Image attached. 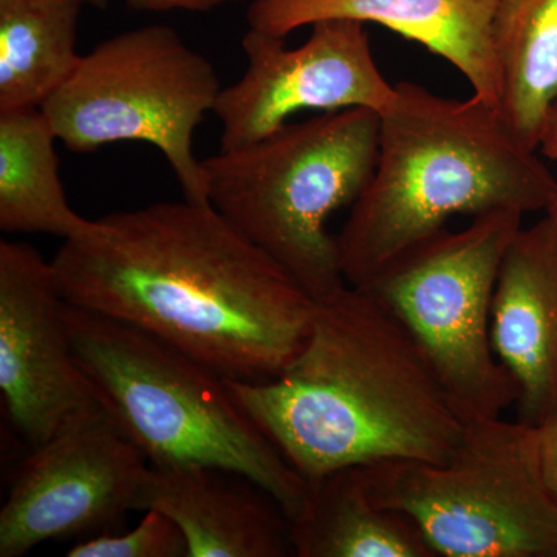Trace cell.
Listing matches in <instances>:
<instances>
[{
    "mask_svg": "<svg viewBox=\"0 0 557 557\" xmlns=\"http://www.w3.org/2000/svg\"><path fill=\"white\" fill-rule=\"evenodd\" d=\"M51 265L72 306L145 330L231 380L277 376L318 306L218 209L189 200L94 220Z\"/></svg>",
    "mask_w": 557,
    "mask_h": 557,
    "instance_id": "1",
    "label": "cell"
},
{
    "mask_svg": "<svg viewBox=\"0 0 557 557\" xmlns=\"http://www.w3.org/2000/svg\"><path fill=\"white\" fill-rule=\"evenodd\" d=\"M231 391L309 482L383 461H445L465 420L397 314L368 288L318 302L298 357Z\"/></svg>",
    "mask_w": 557,
    "mask_h": 557,
    "instance_id": "2",
    "label": "cell"
},
{
    "mask_svg": "<svg viewBox=\"0 0 557 557\" xmlns=\"http://www.w3.org/2000/svg\"><path fill=\"white\" fill-rule=\"evenodd\" d=\"M557 182L512 137L493 106L450 100L420 84H395L380 113L379 159L336 236L347 285L364 287L391 260L454 215L547 211Z\"/></svg>",
    "mask_w": 557,
    "mask_h": 557,
    "instance_id": "3",
    "label": "cell"
},
{
    "mask_svg": "<svg viewBox=\"0 0 557 557\" xmlns=\"http://www.w3.org/2000/svg\"><path fill=\"white\" fill-rule=\"evenodd\" d=\"M75 357L95 394L153 467H214L262 486L295 518L300 475L231 391L228 379L145 330L67 302Z\"/></svg>",
    "mask_w": 557,
    "mask_h": 557,
    "instance_id": "4",
    "label": "cell"
},
{
    "mask_svg": "<svg viewBox=\"0 0 557 557\" xmlns=\"http://www.w3.org/2000/svg\"><path fill=\"white\" fill-rule=\"evenodd\" d=\"M380 113L355 108L287 123L201 161L209 205L317 300L346 287L329 219L354 205L379 159Z\"/></svg>",
    "mask_w": 557,
    "mask_h": 557,
    "instance_id": "5",
    "label": "cell"
},
{
    "mask_svg": "<svg viewBox=\"0 0 557 557\" xmlns=\"http://www.w3.org/2000/svg\"><path fill=\"white\" fill-rule=\"evenodd\" d=\"M357 469L376 504L413 519L435 557H557V504L542 479L537 426L475 418L445 461Z\"/></svg>",
    "mask_w": 557,
    "mask_h": 557,
    "instance_id": "6",
    "label": "cell"
},
{
    "mask_svg": "<svg viewBox=\"0 0 557 557\" xmlns=\"http://www.w3.org/2000/svg\"><path fill=\"white\" fill-rule=\"evenodd\" d=\"M522 219L500 209L475 215L467 228L440 230L362 287L409 330L465 421L502 417L518 405V383L494 354L491 311L502 259Z\"/></svg>",
    "mask_w": 557,
    "mask_h": 557,
    "instance_id": "7",
    "label": "cell"
},
{
    "mask_svg": "<svg viewBox=\"0 0 557 557\" xmlns=\"http://www.w3.org/2000/svg\"><path fill=\"white\" fill-rule=\"evenodd\" d=\"M222 89L214 65L174 28L148 25L83 54L40 110L76 153L112 143H148L170 163L186 200L209 203L194 134L214 112Z\"/></svg>",
    "mask_w": 557,
    "mask_h": 557,
    "instance_id": "8",
    "label": "cell"
},
{
    "mask_svg": "<svg viewBox=\"0 0 557 557\" xmlns=\"http://www.w3.org/2000/svg\"><path fill=\"white\" fill-rule=\"evenodd\" d=\"M149 469L101 403L76 413L22 461L0 509V557L112 531L139 511Z\"/></svg>",
    "mask_w": 557,
    "mask_h": 557,
    "instance_id": "9",
    "label": "cell"
},
{
    "mask_svg": "<svg viewBox=\"0 0 557 557\" xmlns=\"http://www.w3.org/2000/svg\"><path fill=\"white\" fill-rule=\"evenodd\" d=\"M310 27L309 39L296 49L249 28L242 40L247 70L223 87L214 109L223 127L220 150L269 137L300 110L388 108L395 86L376 65L364 22L325 20Z\"/></svg>",
    "mask_w": 557,
    "mask_h": 557,
    "instance_id": "10",
    "label": "cell"
},
{
    "mask_svg": "<svg viewBox=\"0 0 557 557\" xmlns=\"http://www.w3.org/2000/svg\"><path fill=\"white\" fill-rule=\"evenodd\" d=\"M65 311L51 260L32 245L0 242V392L32 448L100 403L75 357Z\"/></svg>",
    "mask_w": 557,
    "mask_h": 557,
    "instance_id": "11",
    "label": "cell"
},
{
    "mask_svg": "<svg viewBox=\"0 0 557 557\" xmlns=\"http://www.w3.org/2000/svg\"><path fill=\"white\" fill-rule=\"evenodd\" d=\"M491 341L519 387V421L557 413V201L520 228L498 270Z\"/></svg>",
    "mask_w": 557,
    "mask_h": 557,
    "instance_id": "12",
    "label": "cell"
},
{
    "mask_svg": "<svg viewBox=\"0 0 557 557\" xmlns=\"http://www.w3.org/2000/svg\"><path fill=\"white\" fill-rule=\"evenodd\" d=\"M498 0H255L249 28L287 38L298 28L325 20L380 24L445 58L472 95L498 108L500 87L493 49Z\"/></svg>",
    "mask_w": 557,
    "mask_h": 557,
    "instance_id": "13",
    "label": "cell"
},
{
    "mask_svg": "<svg viewBox=\"0 0 557 557\" xmlns=\"http://www.w3.org/2000/svg\"><path fill=\"white\" fill-rule=\"evenodd\" d=\"M157 509L177 523L188 557L295 556L284 508L239 472L214 467H153L139 511Z\"/></svg>",
    "mask_w": 557,
    "mask_h": 557,
    "instance_id": "14",
    "label": "cell"
},
{
    "mask_svg": "<svg viewBox=\"0 0 557 557\" xmlns=\"http://www.w3.org/2000/svg\"><path fill=\"white\" fill-rule=\"evenodd\" d=\"M289 527L298 557H435L410 516L373 500L357 468L310 482Z\"/></svg>",
    "mask_w": 557,
    "mask_h": 557,
    "instance_id": "15",
    "label": "cell"
},
{
    "mask_svg": "<svg viewBox=\"0 0 557 557\" xmlns=\"http://www.w3.org/2000/svg\"><path fill=\"white\" fill-rule=\"evenodd\" d=\"M493 49L498 115L523 148L537 152L557 100V0H498Z\"/></svg>",
    "mask_w": 557,
    "mask_h": 557,
    "instance_id": "16",
    "label": "cell"
},
{
    "mask_svg": "<svg viewBox=\"0 0 557 557\" xmlns=\"http://www.w3.org/2000/svg\"><path fill=\"white\" fill-rule=\"evenodd\" d=\"M57 134L40 108L0 112V230L84 236L94 220L70 207L60 177Z\"/></svg>",
    "mask_w": 557,
    "mask_h": 557,
    "instance_id": "17",
    "label": "cell"
},
{
    "mask_svg": "<svg viewBox=\"0 0 557 557\" xmlns=\"http://www.w3.org/2000/svg\"><path fill=\"white\" fill-rule=\"evenodd\" d=\"M76 0H0V112L42 108L75 72Z\"/></svg>",
    "mask_w": 557,
    "mask_h": 557,
    "instance_id": "18",
    "label": "cell"
},
{
    "mask_svg": "<svg viewBox=\"0 0 557 557\" xmlns=\"http://www.w3.org/2000/svg\"><path fill=\"white\" fill-rule=\"evenodd\" d=\"M127 533L97 534L76 542L70 557H188V545L177 523L157 509H148Z\"/></svg>",
    "mask_w": 557,
    "mask_h": 557,
    "instance_id": "19",
    "label": "cell"
},
{
    "mask_svg": "<svg viewBox=\"0 0 557 557\" xmlns=\"http://www.w3.org/2000/svg\"><path fill=\"white\" fill-rule=\"evenodd\" d=\"M537 435L542 479L557 504V413L539 424Z\"/></svg>",
    "mask_w": 557,
    "mask_h": 557,
    "instance_id": "20",
    "label": "cell"
},
{
    "mask_svg": "<svg viewBox=\"0 0 557 557\" xmlns=\"http://www.w3.org/2000/svg\"><path fill=\"white\" fill-rule=\"evenodd\" d=\"M131 9L139 11H211L237 0H124Z\"/></svg>",
    "mask_w": 557,
    "mask_h": 557,
    "instance_id": "21",
    "label": "cell"
},
{
    "mask_svg": "<svg viewBox=\"0 0 557 557\" xmlns=\"http://www.w3.org/2000/svg\"><path fill=\"white\" fill-rule=\"evenodd\" d=\"M537 150H541L542 156L547 157V159L557 161V100L549 109Z\"/></svg>",
    "mask_w": 557,
    "mask_h": 557,
    "instance_id": "22",
    "label": "cell"
},
{
    "mask_svg": "<svg viewBox=\"0 0 557 557\" xmlns=\"http://www.w3.org/2000/svg\"><path fill=\"white\" fill-rule=\"evenodd\" d=\"M76 2L83 3V5L87 3V5L102 7L108 3V0H76Z\"/></svg>",
    "mask_w": 557,
    "mask_h": 557,
    "instance_id": "23",
    "label": "cell"
}]
</instances>
